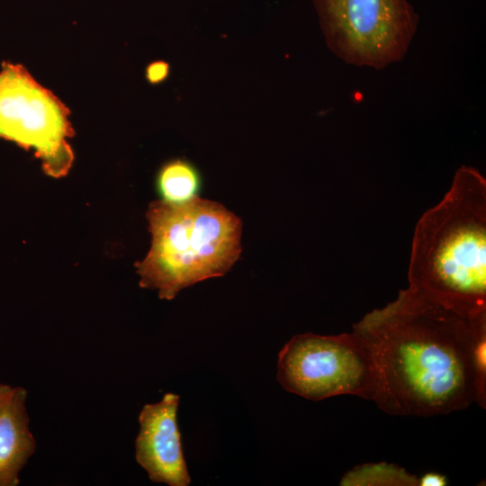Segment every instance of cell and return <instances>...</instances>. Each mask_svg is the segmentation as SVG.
Returning <instances> with one entry per match:
<instances>
[{
	"label": "cell",
	"mask_w": 486,
	"mask_h": 486,
	"mask_svg": "<svg viewBox=\"0 0 486 486\" xmlns=\"http://www.w3.org/2000/svg\"><path fill=\"white\" fill-rule=\"evenodd\" d=\"M26 399L24 388L0 383V486L19 484V473L37 447Z\"/></svg>",
	"instance_id": "ba28073f"
},
{
	"label": "cell",
	"mask_w": 486,
	"mask_h": 486,
	"mask_svg": "<svg viewBox=\"0 0 486 486\" xmlns=\"http://www.w3.org/2000/svg\"><path fill=\"white\" fill-rule=\"evenodd\" d=\"M170 76V65L165 60H154L145 68V78L150 85L164 83Z\"/></svg>",
	"instance_id": "7c38bea8"
},
{
	"label": "cell",
	"mask_w": 486,
	"mask_h": 486,
	"mask_svg": "<svg viewBox=\"0 0 486 486\" xmlns=\"http://www.w3.org/2000/svg\"><path fill=\"white\" fill-rule=\"evenodd\" d=\"M157 185L164 202L184 204L197 197L201 176L194 164L176 158L162 166L158 174Z\"/></svg>",
	"instance_id": "9c48e42d"
},
{
	"label": "cell",
	"mask_w": 486,
	"mask_h": 486,
	"mask_svg": "<svg viewBox=\"0 0 486 486\" xmlns=\"http://www.w3.org/2000/svg\"><path fill=\"white\" fill-rule=\"evenodd\" d=\"M418 479L404 468L382 462L353 468L343 476L340 484L415 486Z\"/></svg>",
	"instance_id": "30bf717a"
},
{
	"label": "cell",
	"mask_w": 486,
	"mask_h": 486,
	"mask_svg": "<svg viewBox=\"0 0 486 486\" xmlns=\"http://www.w3.org/2000/svg\"><path fill=\"white\" fill-rule=\"evenodd\" d=\"M152 235L137 266L140 285L172 300L184 288L225 274L241 252L242 222L223 205L198 196L184 204L150 203Z\"/></svg>",
	"instance_id": "3957f363"
},
{
	"label": "cell",
	"mask_w": 486,
	"mask_h": 486,
	"mask_svg": "<svg viewBox=\"0 0 486 486\" xmlns=\"http://www.w3.org/2000/svg\"><path fill=\"white\" fill-rule=\"evenodd\" d=\"M68 108L21 64L3 62L0 70V138L33 149L50 176L68 172L74 135Z\"/></svg>",
	"instance_id": "8992f818"
},
{
	"label": "cell",
	"mask_w": 486,
	"mask_h": 486,
	"mask_svg": "<svg viewBox=\"0 0 486 486\" xmlns=\"http://www.w3.org/2000/svg\"><path fill=\"white\" fill-rule=\"evenodd\" d=\"M446 484V477L441 473L435 472L424 473L421 477L418 479V486H445Z\"/></svg>",
	"instance_id": "4fadbf2b"
},
{
	"label": "cell",
	"mask_w": 486,
	"mask_h": 486,
	"mask_svg": "<svg viewBox=\"0 0 486 486\" xmlns=\"http://www.w3.org/2000/svg\"><path fill=\"white\" fill-rule=\"evenodd\" d=\"M486 315L465 319L409 288L352 327L377 372L374 401L391 415L428 417L475 402L472 348Z\"/></svg>",
	"instance_id": "6da1fadb"
},
{
	"label": "cell",
	"mask_w": 486,
	"mask_h": 486,
	"mask_svg": "<svg viewBox=\"0 0 486 486\" xmlns=\"http://www.w3.org/2000/svg\"><path fill=\"white\" fill-rule=\"evenodd\" d=\"M328 48L377 69L405 56L418 17L408 0H313Z\"/></svg>",
	"instance_id": "5b68a950"
},
{
	"label": "cell",
	"mask_w": 486,
	"mask_h": 486,
	"mask_svg": "<svg viewBox=\"0 0 486 486\" xmlns=\"http://www.w3.org/2000/svg\"><path fill=\"white\" fill-rule=\"evenodd\" d=\"M472 368L475 379V402L485 409L486 405V324L478 329L472 348Z\"/></svg>",
	"instance_id": "8fae6325"
},
{
	"label": "cell",
	"mask_w": 486,
	"mask_h": 486,
	"mask_svg": "<svg viewBox=\"0 0 486 486\" xmlns=\"http://www.w3.org/2000/svg\"><path fill=\"white\" fill-rule=\"evenodd\" d=\"M409 289L465 319L486 315V180L463 166L418 220Z\"/></svg>",
	"instance_id": "7a4b0ae2"
},
{
	"label": "cell",
	"mask_w": 486,
	"mask_h": 486,
	"mask_svg": "<svg viewBox=\"0 0 486 486\" xmlns=\"http://www.w3.org/2000/svg\"><path fill=\"white\" fill-rule=\"evenodd\" d=\"M179 395L167 392L156 403L145 404L139 415L135 458L153 482L188 486L190 474L177 424Z\"/></svg>",
	"instance_id": "52a82bcc"
},
{
	"label": "cell",
	"mask_w": 486,
	"mask_h": 486,
	"mask_svg": "<svg viewBox=\"0 0 486 486\" xmlns=\"http://www.w3.org/2000/svg\"><path fill=\"white\" fill-rule=\"evenodd\" d=\"M276 378L285 391L311 400L339 395L374 400L377 388L374 358L354 331L292 337L278 354Z\"/></svg>",
	"instance_id": "277c9868"
}]
</instances>
